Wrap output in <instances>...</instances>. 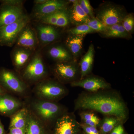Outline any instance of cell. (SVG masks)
Instances as JSON below:
<instances>
[{
	"label": "cell",
	"mask_w": 134,
	"mask_h": 134,
	"mask_svg": "<svg viewBox=\"0 0 134 134\" xmlns=\"http://www.w3.org/2000/svg\"><path fill=\"white\" fill-rule=\"evenodd\" d=\"M0 134H6L4 126L0 120Z\"/></svg>",
	"instance_id": "d590c367"
},
{
	"label": "cell",
	"mask_w": 134,
	"mask_h": 134,
	"mask_svg": "<svg viewBox=\"0 0 134 134\" xmlns=\"http://www.w3.org/2000/svg\"><path fill=\"white\" fill-rule=\"evenodd\" d=\"M70 22L69 12L67 9L58 11L55 26L64 27L68 26Z\"/></svg>",
	"instance_id": "484cf974"
},
{
	"label": "cell",
	"mask_w": 134,
	"mask_h": 134,
	"mask_svg": "<svg viewBox=\"0 0 134 134\" xmlns=\"http://www.w3.org/2000/svg\"><path fill=\"white\" fill-rule=\"evenodd\" d=\"M8 93L7 91L3 88L0 85V95H2V94H5V93Z\"/></svg>",
	"instance_id": "74e56055"
},
{
	"label": "cell",
	"mask_w": 134,
	"mask_h": 134,
	"mask_svg": "<svg viewBox=\"0 0 134 134\" xmlns=\"http://www.w3.org/2000/svg\"><path fill=\"white\" fill-rule=\"evenodd\" d=\"M94 54V46L93 44H91L89 46L88 51L83 56L79 63L80 79H82L90 74L93 68Z\"/></svg>",
	"instance_id": "e0dca14e"
},
{
	"label": "cell",
	"mask_w": 134,
	"mask_h": 134,
	"mask_svg": "<svg viewBox=\"0 0 134 134\" xmlns=\"http://www.w3.org/2000/svg\"><path fill=\"white\" fill-rule=\"evenodd\" d=\"M52 134H78L81 130V124L74 113H65L57 120Z\"/></svg>",
	"instance_id": "9c48e42d"
},
{
	"label": "cell",
	"mask_w": 134,
	"mask_h": 134,
	"mask_svg": "<svg viewBox=\"0 0 134 134\" xmlns=\"http://www.w3.org/2000/svg\"><path fill=\"white\" fill-rule=\"evenodd\" d=\"M25 134H52V131L29 110Z\"/></svg>",
	"instance_id": "2e32d148"
},
{
	"label": "cell",
	"mask_w": 134,
	"mask_h": 134,
	"mask_svg": "<svg viewBox=\"0 0 134 134\" xmlns=\"http://www.w3.org/2000/svg\"><path fill=\"white\" fill-rule=\"evenodd\" d=\"M23 103L8 93L0 95V114L6 117H11L24 107Z\"/></svg>",
	"instance_id": "7c38bea8"
},
{
	"label": "cell",
	"mask_w": 134,
	"mask_h": 134,
	"mask_svg": "<svg viewBox=\"0 0 134 134\" xmlns=\"http://www.w3.org/2000/svg\"><path fill=\"white\" fill-rule=\"evenodd\" d=\"M69 32L72 35H84L96 32L85 24L77 25L70 29Z\"/></svg>",
	"instance_id": "4316f807"
},
{
	"label": "cell",
	"mask_w": 134,
	"mask_h": 134,
	"mask_svg": "<svg viewBox=\"0 0 134 134\" xmlns=\"http://www.w3.org/2000/svg\"><path fill=\"white\" fill-rule=\"evenodd\" d=\"M8 134H25V129L9 128Z\"/></svg>",
	"instance_id": "e575fe53"
},
{
	"label": "cell",
	"mask_w": 134,
	"mask_h": 134,
	"mask_svg": "<svg viewBox=\"0 0 134 134\" xmlns=\"http://www.w3.org/2000/svg\"><path fill=\"white\" fill-rule=\"evenodd\" d=\"M28 108L51 131L57 120L68 111L66 107L58 102L39 99L32 101Z\"/></svg>",
	"instance_id": "7a4b0ae2"
},
{
	"label": "cell",
	"mask_w": 134,
	"mask_h": 134,
	"mask_svg": "<svg viewBox=\"0 0 134 134\" xmlns=\"http://www.w3.org/2000/svg\"><path fill=\"white\" fill-rule=\"evenodd\" d=\"M81 124L82 132L84 134H99V131L97 128L95 127L87 125Z\"/></svg>",
	"instance_id": "1f68e13d"
},
{
	"label": "cell",
	"mask_w": 134,
	"mask_h": 134,
	"mask_svg": "<svg viewBox=\"0 0 134 134\" xmlns=\"http://www.w3.org/2000/svg\"><path fill=\"white\" fill-rule=\"evenodd\" d=\"M122 26L129 34L131 35L134 30V16L133 14H127L121 23Z\"/></svg>",
	"instance_id": "f1b7e54d"
},
{
	"label": "cell",
	"mask_w": 134,
	"mask_h": 134,
	"mask_svg": "<svg viewBox=\"0 0 134 134\" xmlns=\"http://www.w3.org/2000/svg\"><path fill=\"white\" fill-rule=\"evenodd\" d=\"M38 41L42 45H47L56 41L59 37L57 29L52 25L42 24L37 28Z\"/></svg>",
	"instance_id": "9a60e30c"
},
{
	"label": "cell",
	"mask_w": 134,
	"mask_h": 134,
	"mask_svg": "<svg viewBox=\"0 0 134 134\" xmlns=\"http://www.w3.org/2000/svg\"><path fill=\"white\" fill-rule=\"evenodd\" d=\"M58 12L47 15L39 18L40 21L42 24L55 26L57 21Z\"/></svg>",
	"instance_id": "4dcf8cb0"
},
{
	"label": "cell",
	"mask_w": 134,
	"mask_h": 134,
	"mask_svg": "<svg viewBox=\"0 0 134 134\" xmlns=\"http://www.w3.org/2000/svg\"><path fill=\"white\" fill-rule=\"evenodd\" d=\"M127 14L122 6L108 2L99 8L96 18L105 26H109L122 23Z\"/></svg>",
	"instance_id": "5b68a950"
},
{
	"label": "cell",
	"mask_w": 134,
	"mask_h": 134,
	"mask_svg": "<svg viewBox=\"0 0 134 134\" xmlns=\"http://www.w3.org/2000/svg\"><path fill=\"white\" fill-rule=\"evenodd\" d=\"M53 72L57 81L63 85L71 84L80 78L79 66L73 61L56 63L53 68Z\"/></svg>",
	"instance_id": "52a82bcc"
},
{
	"label": "cell",
	"mask_w": 134,
	"mask_h": 134,
	"mask_svg": "<svg viewBox=\"0 0 134 134\" xmlns=\"http://www.w3.org/2000/svg\"><path fill=\"white\" fill-rule=\"evenodd\" d=\"M2 4L10 5H22V1L17 0H6L1 2Z\"/></svg>",
	"instance_id": "836d02e7"
},
{
	"label": "cell",
	"mask_w": 134,
	"mask_h": 134,
	"mask_svg": "<svg viewBox=\"0 0 134 134\" xmlns=\"http://www.w3.org/2000/svg\"><path fill=\"white\" fill-rule=\"evenodd\" d=\"M78 134H84L83 133V132H82V131L81 130V132H79V133H78Z\"/></svg>",
	"instance_id": "f35d334b"
},
{
	"label": "cell",
	"mask_w": 134,
	"mask_h": 134,
	"mask_svg": "<svg viewBox=\"0 0 134 134\" xmlns=\"http://www.w3.org/2000/svg\"><path fill=\"white\" fill-rule=\"evenodd\" d=\"M47 1V0H36L34 1V3H36V5H40L44 3Z\"/></svg>",
	"instance_id": "8d00e7d4"
},
{
	"label": "cell",
	"mask_w": 134,
	"mask_h": 134,
	"mask_svg": "<svg viewBox=\"0 0 134 134\" xmlns=\"http://www.w3.org/2000/svg\"><path fill=\"white\" fill-rule=\"evenodd\" d=\"M104 37L108 38H130L129 34L124 29L122 24H117L111 26H106L105 31L101 33Z\"/></svg>",
	"instance_id": "cb8c5ba5"
},
{
	"label": "cell",
	"mask_w": 134,
	"mask_h": 134,
	"mask_svg": "<svg viewBox=\"0 0 134 134\" xmlns=\"http://www.w3.org/2000/svg\"><path fill=\"white\" fill-rule=\"evenodd\" d=\"M70 85L72 87H81L90 92L112 88L111 85L103 77L90 75Z\"/></svg>",
	"instance_id": "30bf717a"
},
{
	"label": "cell",
	"mask_w": 134,
	"mask_h": 134,
	"mask_svg": "<svg viewBox=\"0 0 134 134\" xmlns=\"http://www.w3.org/2000/svg\"><path fill=\"white\" fill-rule=\"evenodd\" d=\"M69 14L70 22L76 26L85 24L90 19L82 9L78 1L73 3Z\"/></svg>",
	"instance_id": "7402d4cb"
},
{
	"label": "cell",
	"mask_w": 134,
	"mask_h": 134,
	"mask_svg": "<svg viewBox=\"0 0 134 134\" xmlns=\"http://www.w3.org/2000/svg\"><path fill=\"white\" fill-rule=\"evenodd\" d=\"M124 124L121 120L111 115L104 116L101 119L98 129L99 134H108L115 126L119 124Z\"/></svg>",
	"instance_id": "603a6c76"
},
{
	"label": "cell",
	"mask_w": 134,
	"mask_h": 134,
	"mask_svg": "<svg viewBox=\"0 0 134 134\" xmlns=\"http://www.w3.org/2000/svg\"><path fill=\"white\" fill-rule=\"evenodd\" d=\"M29 110L27 107H23L10 117L9 128L24 129L26 127Z\"/></svg>",
	"instance_id": "ffe728a7"
},
{
	"label": "cell",
	"mask_w": 134,
	"mask_h": 134,
	"mask_svg": "<svg viewBox=\"0 0 134 134\" xmlns=\"http://www.w3.org/2000/svg\"><path fill=\"white\" fill-rule=\"evenodd\" d=\"M29 22V17L26 16L17 21L0 28V45L12 46Z\"/></svg>",
	"instance_id": "ba28073f"
},
{
	"label": "cell",
	"mask_w": 134,
	"mask_h": 134,
	"mask_svg": "<svg viewBox=\"0 0 134 134\" xmlns=\"http://www.w3.org/2000/svg\"><path fill=\"white\" fill-rule=\"evenodd\" d=\"M85 24H87L95 32H99L102 33L105 31L106 29V26L104 25L96 18L93 19H90Z\"/></svg>",
	"instance_id": "83f0119b"
},
{
	"label": "cell",
	"mask_w": 134,
	"mask_h": 134,
	"mask_svg": "<svg viewBox=\"0 0 134 134\" xmlns=\"http://www.w3.org/2000/svg\"><path fill=\"white\" fill-rule=\"evenodd\" d=\"M32 50L18 47L12 54V62L15 68L18 70L24 68L30 60Z\"/></svg>",
	"instance_id": "ac0fdd59"
},
{
	"label": "cell",
	"mask_w": 134,
	"mask_h": 134,
	"mask_svg": "<svg viewBox=\"0 0 134 134\" xmlns=\"http://www.w3.org/2000/svg\"><path fill=\"white\" fill-rule=\"evenodd\" d=\"M78 1L79 5L82 9L90 19H93L96 18L94 15L93 9L89 1L80 0Z\"/></svg>",
	"instance_id": "f546056e"
},
{
	"label": "cell",
	"mask_w": 134,
	"mask_h": 134,
	"mask_svg": "<svg viewBox=\"0 0 134 134\" xmlns=\"http://www.w3.org/2000/svg\"><path fill=\"white\" fill-rule=\"evenodd\" d=\"M80 111L79 115L81 120L80 123L98 128L101 119L96 114V112L88 110Z\"/></svg>",
	"instance_id": "d4e9b609"
},
{
	"label": "cell",
	"mask_w": 134,
	"mask_h": 134,
	"mask_svg": "<svg viewBox=\"0 0 134 134\" xmlns=\"http://www.w3.org/2000/svg\"><path fill=\"white\" fill-rule=\"evenodd\" d=\"M26 16L22 5L2 4L0 8V28L17 21Z\"/></svg>",
	"instance_id": "8fae6325"
},
{
	"label": "cell",
	"mask_w": 134,
	"mask_h": 134,
	"mask_svg": "<svg viewBox=\"0 0 134 134\" xmlns=\"http://www.w3.org/2000/svg\"><path fill=\"white\" fill-rule=\"evenodd\" d=\"M47 75L48 72L42 56L37 53L24 68L22 78L25 82L37 83L46 79Z\"/></svg>",
	"instance_id": "8992f818"
},
{
	"label": "cell",
	"mask_w": 134,
	"mask_h": 134,
	"mask_svg": "<svg viewBox=\"0 0 134 134\" xmlns=\"http://www.w3.org/2000/svg\"><path fill=\"white\" fill-rule=\"evenodd\" d=\"M75 111L91 110L104 116H115L124 124L129 118L127 105L121 94L112 88L79 93L74 101Z\"/></svg>",
	"instance_id": "6da1fadb"
},
{
	"label": "cell",
	"mask_w": 134,
	"mask_h": 134,
	"mask_svg": "<svg viewBox=\"0 0 134 134\" xmlns=\"http://www.w3.org/2000/svg\"><path fill=\"white\" fill-rule=\"evenodd\" d=\"M38 42L36 32L28 25L22 30L16 40L18 47L32 51L36 48Z\"/></svg>",
	"instance_id": "5bb4252c"
},
{
	"label": "cell",
	"mask_w": 134,
	"mask_h": 134,
	"mask_svg": "<svg viewBox=\"0 0 134 134\" xmlns=\"http://www.w3.org/2000/svg\"><path fill=\"white\" fill-rule=\"evenodd\" d=\"M34 92L37 99L58 102L68 94L69 90L58 81L46 79L36 83Z\"/></svg>",
	"instance_id": "3957f363"
},
{
	"label": "cell",
	"mask_w": 134,
	"mask_h": 134,
	"mask_svg": "<svg viewBox=\"0 0 134 134\" xmlns=\"http://www.w3.org/2000/svg\"><path fill=\"white\" fill-rule=\"evenodd\" d=\"M48 54L50 58L57 63L70 62L73 56L69 50L61 45L53 46L48 50Z\"/></svg>",
	"instance_id": "d6986e66"
},
{
	"label": "cell",
	"mask_w": 134,
	"mask_h": 134,
	"mask_svg": "<svg viewBox=\"0 0 134 134\" xmlns=\"http://www.w3.org/2000/svg\"><path fill=\"white\" fill-rule=\"evenodd\" d=\"M85 37L84 35H70L67 37L66 44L72 56L77 58L80 55Z\"/></svg>",
	"instance_id": "44dd1931"
},
{
	"label": "cell",
	"mask_w": 134,
	"mask_h": 134,
	"mask_svg": "<svg viewBox=\"0 0 134 134\" xmlns=\"http://www.w3.org/2000/svg\"><path fill=\"white\" fill-rule=\"evenodd\" d=\"M0 85L8 93L20 96H26L29 92V86L22 77L11 70L0 69Z\"/></svg>",
	"instance_id": "277c9868"
},
{
	"label": "cell",
	"mask_w": 134,
	"mask_h": 134,
	"mask_svg": "<svg viewBox=\"0 0 134 134\" xmlns=\"http://www.w3.org/2000/svg\"><path fill=\"white\" fill-rule=\"evenodd\" d=\"M108 134H128L122 123L119 124L115 126Z\"/></svg>",
	"instance_id": "d6a6232c"
},
{
	"label": "cell",
	"mask_w": 134,
	"mask_h": 134,
	"mask_svg": "<svg viewBox=\"0 0 134 134\" xmlns=\"http://www.w3.org/2000/svg\"><path fill=\"white\" fill-rule=\"evenodd\" d=\"M69 2L61 0H47L43 4L36 5L34 14L39 19L47 15L67 9Z\"/></svg>",
	"instance_id": "4fadbf2b"
}]
</instances>
